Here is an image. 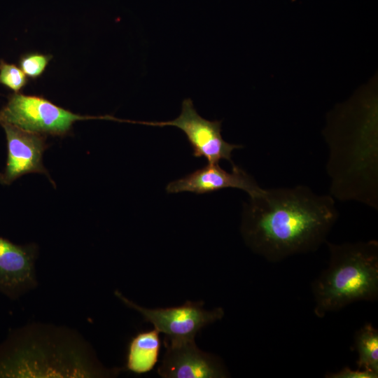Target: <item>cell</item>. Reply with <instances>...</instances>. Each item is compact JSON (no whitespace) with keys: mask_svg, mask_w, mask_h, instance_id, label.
Returning a JSON list of instances; mask_svg holds the SVG:
<instances>
[{"mask_svg":"<svg viewBox=\"0 0 378 378\" xmlns=\"http://www.w3.org/2000/svg\"><path fill=\"white\" fill-rule=\"evenodd\" d=\"M4 130L7 144V159L0 172V183L9 186L23 175L44 174L51 180L43 164V155L48 148L46 135L29 132L8 123H0Z\"/></svg>","mask_w":378,"mask_h":378,"instance_id":"ba28073f","label":"cell"},{"mask_svg":"<svg viewBox=\"0 0 378 378\" xmlns=\"http://www.w3.org/2000/svg\"><path fill=\"white\" fill-rule=\"evenodd\" d=\"M358 353V369L378 373V330L371 323H366L354 335Z\"/></svg>","mask_w":378,"mask_h":378,"instance_id":"7c38bea8","label":"cell"},{"mask_svg":"<svg viewBox=\"0 0 378 378\" xmlns=\"http://www.w3.org/2000/svg\"><path fill=\"white\" fill-rule=\"evenodd\" d=\"M125 122L154 127H175L185 134L192 149V155L204 158L211 164L225 160L233 164L232 151L243 147L225 141L221 135L222 122L209 120L202 117L195 108L190 98L183 101L181 112L174 120L161 122L126 120Z\"/></svg>","mask_w":378,"mask_h":378,"instance_id":"5b68a950","label":"cell"},{"mask_svg":"<svg viewBox=\"0 0 378 378\" xmlns=\"http://www.w3.org/2000/svg\"><path fill=\"white\" fill-rule=\"evenodd\" d=\"M328 265L313 281L314 314L323 317L357 301L378 297V241L326 242Z\"/></svg>","mask_w":378,"mask_h":378,"instance_id":"3957f363","label":"cell"},{"mask_svg":"<svg viewBox=\"0 0 378 378\" xmlns=\"http://www.w3.org/2000/svg\"><path fill=\"white\" fill-rule=\"evenodd\" d=\"M338 216L330 195L304 185L269 188L244 204L240 232L253 252L278 262L318 249Z\"/></svg>","mask_w":378,"mask_h":378,"instance_id":"6da1fadb","label":"cell"},{"mask_svg":"<svg viewBox=\"0 0 378 378\" xmlns=\"http://www.w3.org/2000/svg\"><path fill=\"white\" fill-rule=\"evenodd\" d=\"M326 378H377L378 373L367 370H352L346 366L337 372L326 374Z\"/></svg>","mask_w":378,"mask_h":378,"instance_id":"9a60e30c","label":"cell"},{"mask_svg":"<svg viewBox=\"0 0 378 378\" xmlns=\"http://www.w3.org/2000/svg\"><path fill=\"white\" fill-rule=\"evenodd\" d=\"M115 296L127 307L136 310L144 321L153 324L154 328L174 340L195 339L204 327L221 320L225 312L222 307L207 310L203 301L187 300L176 307L149 309L141 307L125 297L118 290Z\"/></svg>","mask_w":378,"mask_h":378,"instance_id":"8992f818","label":"cell"},{"mask_svg":"<svg viewBox=\"0 0 378 378\" xmlns=\"http://www.w3.org/2000/svg\"><path fill=\"white\" fill-rule=\"evenodd\" d=\"M52 58V55L50 54L31 52L22 55L18 63L27 77L36 79L44 73Z\"/></svg>","mask_w":378,"mask_h":378,"instance_id":"4fadbf2b","label":"cell"},{"mask_svg":"<svg viewBox=\"0 0 378 378\" xmlns=\"http://www.w3.org/2000/svg\"><path fill=\"white\" fill-rule=\"evenodd\" d=\"M34 244L18 245L0 237V293L15 300L38 286Z\"/></svg>","mask_w":378,"mask_h":378,"instance_id":"30bf717a","label":"cell"},{"mask_svg":"<svg viewBox=\"0 0 378 378\" xmlns=\"http://www.w3.org/2000/svg\"><path fill=\"white\" fill-rule=\"evenodd\" d=\"M28 78L20 66L0 61V84L18 93L27 85Z\"/></svg>","mask_w":378,"mask_h":378,"instance_id":"5bb4252c","label":"cell"},{"mask_svg":"<svg viewBox=\"0 0 378 378\" xmlns=\"http://www.w3.org/2000/svg\"><path fill=\"white\" fill-rule=\"evenodd\" d=\"M92 119L106 120V115H79L42 96L21 92L10 94L6 104L0 109V123H8L46 136H66L76 121Z\"/></svg>","mask_w":378,"mask_h":378,"instance_id":"277c9868","label":"cell"},{"mask_svg":"<svg viewBox=\"0 0 378 378\" xmlns=\"http://www.w3.org/2000/svg\"><path fill=\"white\" fill-rule=\"evenodd\" d=\"M90 344L64 326L31 323L15 330L0 345V377H114Z\"/></svg>","mask_w":378,"mask_h":378,"instance_id":"7a4b0ae2","label":"cell"},{"mask_svg":"<svg viewBox=\"0 0 378 378\" xmlns=\"http://www.w3.org/2000/svg\"><path fill=\"white\" fill-rule=\"evenodd\" d=\"M164 354L158 373L162 378H225L229 373L217 356L203 351L195 339L164 337Z\"/></svg>","mask_w":378,"mask_h":378,"instance_id":"52a82bcc","label":"cell"},{"mask_svg":"<svg viewBox=\"0 0 378 378\" xmlns=\"http://www.w3.org/2000/svg\"><path fill=\"white\" fill-rule=\"evenodd\" d=\"M0 61H1V59H0Z\"/></svg>","mask_w":378,"mask_h":378,"instance_id":"2e32d148","label":"cell"},{"mask_svg":"<svg viewBox=\"0 0 378 378\" xmlns=\"http://www.w3.org/2000/svg\"><path fill=\"white\" fill-rule=\"evenodd\" d=\"M225 188L244 190L250 197L260 195L265 189L242 168L232 165V171L227 172L218 163H208L186 176L168 183V193L190 192L202 195Z\"/></svg>","mask_w":378,"mask_h":378,"instance_id":"9c48e42d","label":"cell"},{"mask_svg":"<svg viewBox=\"0 0 378 378\" xmlns=\"http://www.w3.org/2000/svg\"><path fill=\"white\" fill-rule=\"evenodd\" d=\"M160 349V332L157 329L138 332L128 344L126 369L136 374L151 371L158 361Z\"/></svg>","mask_w":378,"mask_h":378,"instance_id":"8fae6325","label":"cell"}]
</instances>
